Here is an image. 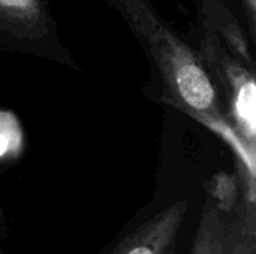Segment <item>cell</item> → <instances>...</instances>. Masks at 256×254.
Returning <instances> with one entry per match:
<instances>
[{
    "label": "cell",
    "mask_w": 256,
    "mask_h": 254,
    "mask_svg": "<svg viewBox=\"0 0 256 254\" xmlns=\"http://www.w3.org/2000/svg\"><path fill=\"white\" fill-rule=\"evenodd\" d=\"M116 1L159 70L164 102L226 138L236 133L202 58L162 21L148 0Z\"/></svg>",
    "instance_id": "obj_1"
},
{
    "label": "cell",
    "mask_w": 256,
    "mask_h": 254,
    "mask_svg": "<svg viewBox=\"0 0 256 254\" xmlns=\"http://www.w3.org/2000/svg\"><path fill=\"white\" fill-rule=\"evenodd\" d=\"M202 55L228 99L231 126L244 147L255 154L256 84L254 70L237 55L231 54L212 30L207 31L202 40Z\"/></svg>",
    "instance_id": "obj_2"
},
{
    "label": "cell",
    "mask_w": 256,
    "mask_h": 254,
    "mask_svg": "<svg viewBox=\"0 0 256 254\" xmlns=\"http://www.w3.org/2000/svg\"><path fill=\"white\" fill-rule=\"evenodd\" d=\"M254 217L232 222L207 196L190 254H255Z\"/></svg>",
    "instance_id": "obj_3"
},
{
    "label": "cell",
    "mask_w": 256,
    "mask_h": 254,
    "mask_svg": "<svg viewBox=\"0 0 256 254\" xmlns=\"http://www.w3.org/2000/svg\"><path fill=\"white\" fill-rule=\"evenodd\" d=\"M189 202L176 201L123 234L104 254H171L186 220Z\"/></svg>",
    "instance_id": "obj_4"
},
{
    "label": "cell",
    "mask_w": 256,
    "mask_h": 254,
    "mask_svg": "<svg viewBox=\"0 0 256 254\" xmlns=\"http://www.w3.org/2000/svg\"><path fill=\"white\" fill-rule=\"evenodd\" d=\"M0 27L18 37H39L46 27L45 0H0Z\"/></svg>",
    "instance_id": "obj_5"
},
{
    "label": "cell",
    "mask_w": 256,
    "mask_h": 254,
    "mask_svg": "<svg viewBox=\"0 0 256 254\" xmlns=\"http://www.w3.org/2000/svg\"><path fill=\"white\" fill-rule=\"evenodd\" d=\"M21 132L18 129L16 120L9 112L0 111V159L6 154H15L20 147Z\"/></svg>",
    "instance_id": "obj_6"
},
{
    "label": "cell",
    "mask_w": 256,
    "mask_h": 254,
    "mask_svg": "<svg viewBox=\"0 0 256 254\" xmlns=\"http://www.w3.org/2000/svg\"><path fill=\"white\" fill-rule=\"evenodd\" d=\"M243 6H244V12L248 16V22L250 27V33L252 36H255L256 30V0H242Z\"/></svg>",
    "instance_id": "obj_7"
}]
</instances>
